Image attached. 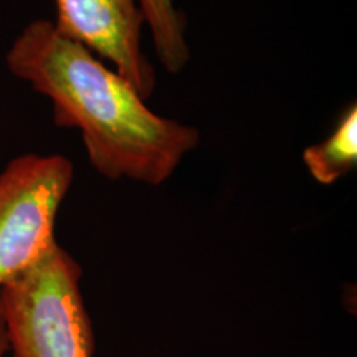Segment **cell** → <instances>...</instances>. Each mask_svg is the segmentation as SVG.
<instances>
[{"mask_svg":"<svg viewBox=\"0 0 357 357\" xmlns=\"http://www.w3.org/2000/svg\"><path fill=\"white\" fill-rule=\"evenodd\" d=\"M303 162L321 185H333L354 171L357 164V109L352 105L342 113L324 141L306 147Z\"/></svg>","mask_w":357,"mask_h":357,"instance_id":"5b68a950","label":"cell"},{"mask_svg":"<svg viewBox=\"0 0 357 357\" xmlns=\"http://www.w3.org/2000/svg\"><path fill=\"white\" fill-rule=\"evenodd\" d=\"M75 169L61 154H24L0 171V289L56 243Z\"/></svg>","mask_w":357,"mask_h":357,"instance_id":"3957f363","label":"cell"},{"mask_svg":"<svg viewBox=\"0 0 357 357\" xmlns=\"http://www.w3.org/2000/svg\"><path fill=\"white\" fill-rule=\"evenodd\" d=\"M83 270L60 243L0 289L8 357H93L95 331Z\"/></svg>","mask_w":357,"mask_h":357,"instance_id":"7a4b0ae2","label":"cell"},{"mask_svg":"<svg viewBox=\"0 0 357 357\" xmlns=\"http://www.w3.org/2000/svg\"><path fill=\"white\" fill-rule=\"evenodd\" d=\"M6 65L50 100L56 126L78 129L93 169L109 181L160 185L199 146L197 129L147 108L126 78L50 20L30 22Z\"/></svg>","mask_w":357,"mask_h":357,"instance_id":"6da1fadb","label":"cell"},{"mask_svg":"<svg viewBox=\"0 0 357 357\" xmlns=\"http://www.w3.org/2000/svg\"><path fill=\"white\" fill-rule=\"evenodd\" d=\"M139 3L160 65L171 75H178L190 60L184 15L174 0H139Z\"/></svg>","mask_w":357,"mask_h":357,"instance_id":"8992f818","label":"cell"},{"mask_svg":"<svg viewBox=\"0 0 357 357\" xmlns=\"http://www.w3.org/2000/svg\"><path fill=\"white\" fill-rule=\"evenodd\" d=\"M10 354V346H8V334L6 319H3L2 305H0V357H8Z\"/></svg>","mask_w":357,"mask_h":357,"instance_id":"52a82bcc","label":"cell"},{"mask_svg":"<svg viewBox=\"0 0 357 357\" xmlns=\"http://www.w3.org/2000/svg\"><path fill=\"white\" fill-rule=\"evenodd\" d=\"M53 25L111 65L147 101L155 91V68L142 50L146 25L139 0H55Z\"/></svg>","mask_w":357,"mask_h":357,"instance_id":"277c9868","label":"cell"}]
</instances>
